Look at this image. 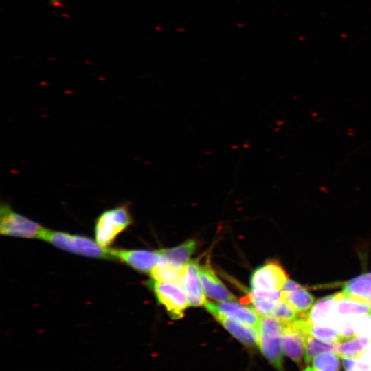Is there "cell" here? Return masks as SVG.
<instances>
[{
  "label": "cell",
  "mask_w": 371,
  "mask_h": 371,
  "mask_svg": "<svg viewBox=\"0 0 371 371\" xmlns=\"http://www.w3.org/2000/svg\"><path fill=\"white\" fill-rule=\"evenodd\" d=\"M41 240L62 250L78 255L104 260H115L111 248L102 247L95 240L68 232L45 229Z\"/></svg>",
  "instance_id": "6da1fadb"
},
{
  "label": "cell",
  "mask_w": 371,
  "mask_h": 371,
  "mask_svg": "<svg viewBox=\"0 0 371 371\" xmlns=\"http://www.w3.org/2000/svg\"><path fill=\"white\" fill-rule=\"evenodd\" d=\"M133 223L129 205L125 203L101 213L95 224V238L103 248H109L116 238Z\"/></svg>",
  "instance_id": "7a4b0ae2"
},
{
  "label": "cell",
  "mask_w": 371,
  "mask_h": 371,
  "mask_svg": "<svg viewBox=\"0 0 371 371\" xmlns=\"http://www.w3.org/2000/svg\"><path fill=\"white\" fill-rule=\"evenodd\" d=\"M284 323L271 317H261L258 346L265 357L282 371V334Z\"/></svg>",
  "instance_id": "3957f363"
},
{
  "label": "cell",
  "mask_w": 371,
  "mask_h": 371,
  "mask_svg": "<svg viewBox=\"0 0 371 371\" xmlns=\"http://www.w3.org/2000/svg\"><path fill=\"white\" fill-rule=\"evenodd\" d=\"M45 228L14 211L7 203L0 208V233L4 236L41 239Z\"/></svg>",
  "instance_id": "277c9868"
},
{
  "label": "cell",
  "mask_w": 371,
  "mask_h": 371,
  "mask_svg": "<svg viewBox=\"0 0 371 371\" xmlns=\"http://www.w3.org/2000/svg\"><path fill=\"white\" fill-rule=\"evenodd\" d=\"M157 300L163 305L173 319L183 317L189 306L182 287L172 282H161L152 280L149 283Z\"/></svg>",
  "instance_id": "5b68a950"
},
{
  "label": "cell",
  "mask_w": 371,
  "mask_h": 371,
  "mask_svg": "<svg viewBox=\"0 0 371 371\" xmlns=\"http://www.w3.org/2000/svg\"><path fill=\"white\" fill-rule=\"evenodd\" d=\"M287 280L288 275L282 267L275 261H269L254 271L251 286L253 290L281 291Z\"/></svg>",
  "instance_id": "8992f818"
},
{
  "label": "cell",
  "mask_w": 371,
  "mask_h": 371,
  "mask_svg": "<svg viewBox=\"0 0 371 371\" xmlns=\"http://www.w3.org/2000/svg\"><path fill=\"white\" fill-rule=\"evenodd\" d=\"M307 336L300 325L298 317L293 321L284 323L282 334L283 352L299 366L302 364L305 355Z\"/></svg>",
  "instance_id": "52a82bcc"
},
{
  "label": "cell",
  "mask_w": 371,
  "mask_h": 371,
  "mask_svg": "<svg viewBox=\"0 0 371 371\" xmlns=\"http://www.w3.org/2000/svg\"><path fill=\"white\" fill-rule=\"evenodd\" d=\"M111 253L115 260H120L132 269L144 273H150L161 257L158 250L111 248Z\"/></svg>",
  "instance_id": "ba28073f"
},
{
  "label": "cell",
  "mask_w": 371,
  "mask_h": 371,
  "mask_svg": "<svg viewBox=\"0 0 371 371\" xmlns=\"http://www.w3.org/2000/svg\"><path fill=\"white\" fill-rule=\"evenodd\" d=\"M205 307L214 317L237 340L249 347L258 346L259 331L256 328L251 327L238 321L227 317L217 311L213 303L207 302Z\"/></svg>",
  "instance_id": "9c48e42d"
},
{
  "label": "cell",
  "mask_w": 371,
  "mask_h": 371,
  "mask_svg": "<svg viewBox=\"0 0 371 371\" xmlns=\"http://www.w3.org/2000/svg\"><path fill=\"white\" fill-rule=\"evenodd\" d=\"M182 289L189 306H202L207 302L199 277V265L196 260H190L185 267Z\"/></svg>",
  "instance_id": "30bf717a"
},
{
  "label": "cell",
  "mask_w": 371,
  "mask_h": 371,
  "mask_svg": "<svg viewBox=\"0 0 371 371\" xmlns=\"http://www.w3.org/2000/svg\"><path fill=\"white\" fill-rule=\"evenodd\" d=\"M199 277L207 296L218 302L234 301L236 298L215 273L211 265L206 263L199 267Z\"/></svg>",
  "instance_id": "8fae6325"
},
{
  "label": "cell",
  "mask_w": 371,
  "mask_h": 371,
  "mask_svg": "<svg viewBox=\"0 0 371 371\" xmlns=\"http://www.w3.org/2000/svg\"><path fill=\"white\" fill-rule=\"evenodd\" d=\"M215 309L229 318L258 329L261 316L254 308L233 301L214 304Z\"/></svg>",
  "instance_id": "7c38bea8"
},
{
  "label": "cell",
  "mask_w": 371,
  "mask_h": 371,
  "mask_svg": "<svg viewBox=\"0 0 371 371\" xmlns=\"http://www.w3.org/2000/svg\"><path fill=\"white\" fill-rule=\"evenodd\" d=\"M337 317L335 294L318 300L308 313V320L313 324L332 327Z\"/></svg>",
  "instance_id": "4fadbf2b"
},
{
  "label": "cell",
  "mask_w": 371,
  "mask_h": 371,
  "mask_svg": "<svg viewBox=\"0 0 371 371\" xmlns=\"http://www.w3.org/2000/svg\"><path fill=\"white\" fill-rule=\"evenodd\" d=\"M342 293L351 299L371 305V272L357 276L343 285Z\"/></svg>",
  "instance_id": "5bb4252c"
},
{
  "label": "cell",
  "mask_w": 371,
  "mask_h": 371,
  "mask_svg": "<svg viewBox=\"0 0 371 371\" xmlns=\"http://www.w3.org/2000/svg\"><path fill=\"white\" fill-rule=\"evenodd\" d=\"M196 248V242L192 239L170 249L158 250L161 258L170 265L183 269Z\"/></svg>",
  "instance_id": "9a60e30c"
},
{
  "label": "cell",
  "mask_w": 371,
  "mask_h": 371,
  "mask_svg": "<svg viewBox=\"0 0 371 371\" xmlns=\"http://www.w3.org/2000/svg\"><path fill=\"white\" fill-rule=\"evenodd\" d=\"M371 339L365 336H355L343 339L335 344V352L339 357L357 359L363 355Z\"/></svg>",
  "instance_id": "2e32d148"
},
{
  "label": "cell",
  "mask_w": 371,
  "mask_h": 371,
  "mask_svg": "<svg viewBox=\"0 0 371 371\" xmlns=\"http://www.w3.org/2000/svg\"><path fill=\"white\" fill-rule=\"evenodd\" d=\"M337 316H353L371 313V305L345 296L342 292L335 293Z\"/></svg>",
  "instance_id": "e0dca14e"
},
{
  "label": "cell",
  "mask_w": 371,
  "mask_h": 371,
  "mask_svg": "<svg viewBox=\"0 0 371 371\" xmlns=\"http://www.w3.org/2000/svg\"><path fill=\"white\" fill-rule=\"evenodd\" d=\"M185 273L183 269L176 268L160 257L158 263L154 267L150 274L153 280L161 282H172L182 286Z\"/></svg>",
  "instance_id": "ac0fdd59"
},
{
  "label": "cell",
  "mask_w": 371,
  "mask_h": 371,
  "mask_svg": "<svg viewBox=\"0 0 371 371\" xmlns=\"http://www.w3.org/2000/svg\"><path fill=\"white\" fill-rule=\"evenodd\" d=\"M281 293L283 300L299 315L307 314L314 303L313 296L304 287L289 293Z\"/></svg>",
  "instance_id": "d6986e66"
},
{
  "label": "cell",
  "mask_w": 371,
  "mask_h": 371,
  "mask_svg": "<svg viewBox=\"0 0 371 371\" xmlns=\"http://www.w3.org/2000/svg\"><path fill=\"white\" fill-rule=\"evenodd\" d=\"M335 344L322 341L313 336L308 335L306 341L304 361L308 364L319 354L325 352H335Z\"/></svg>",
  "instance_id": "ffe728a7"
},
{
  "label": "cell",
  "mask_w": 371,
  "mask_h": 371,
  "mask_svg": "<svg viewBox=\"0 0 371 371\" xmlns=\"http://www.w3.org/2000/svg\"><path fill=\"white\" fill-rule=\"evenodd\" d=\"M305 331L308 335L332 344H336L343 339L341 335L333 328L315 325L308 319L305 324Z\"/></svg>",
  "instance_id": "44dd1931"
},
{
  "label": "cell",
  "mask_w": 371,
  "mask_h": 371,
  "mask_svg": "<svg viewBox=\"0 0 371 371\" xmlns=\"http://www.w3.org/2000/svg\"><path fill=\"white\" fill-rule=\"evenodd\" d=\"M339 356L334 352H325L317 355L313 359V368L316 371H339Z\"/></svg>",
  "instance_id": "7402d4cb"
},
{
  "label": "cell",
  "mask_w": 371,
  "mask_h": 371,
  "mask_svg": "<svg viewBox=\"0 0 371 371\" xmlns=\"http://www.w3.org/2000/svg\"><path fill=\"white\" fill-rule=\"evenodd\" d=\"M357 336H365L371 339V313L350 316Z\"/></svg>",
  "instance_id": "603a6c76"
},
{
  "label": "cell",
  "mask_w": 371,
  "mask_h": 371,
  "mask_svg": "<svg viewBox=\"0 0 371 371\" xmlns=\"http://www.w3.org/2000/svg\"><path fill=\"white\" fill-rule=\"evenodd\" d=\"M299 316L284 300H280L276 306L271 317L276 318L284 323L296 319Z\"/></svg>",
  "instance_id": "cb8c5ba5"
},
{
  "label": "cell",
  "mask_w": 371,
  "mask_h": 371,
  "mask_svg": "<svg viewBox=\"0 0 371 371\" xmlns=\"http://www.w3.org/2000/svg\"><path fill=\"white\" fill-rule=\"evenodd\" d=\"M303 286L292 280H287L284 284L281 292L282 293H289L300 289H302Z\"/></svg>",
  "instance_id": "d4e9b609"
},
{
  "label": "cell",
  "mask_w": 371,
  "mask_h": 371,
  "mask_svg": "<svg viewBox=\"0 0 371 371\" xmlns=\"http://www.w3.org/2000/svg\"><path fill=\"white\" fill-rule=\"evenodd\" d=\"M363 355L371 362V340L366 346Z\"/></svg>",
  "instance_id": "484cf974"
},
{
  "label": "cell",
  "mask_w": 371,
  "mask_h": 371,
  "mask_svg": "<svg viewBox=\"0 0 371 371\" xmlns=\"http://www.w3.org/2000/svg\"><path fill=\"white\" fill-rule=\"evenodd\" d=\"M52 5L59 7L61 5L60 0H49Z\"/></svg>",
  "instance_id": "4316f807"
},
{
  "label": "cell",
  "mask_w": 371,
  "mask_h": 371,
  "mask_svg": "<svg viewBox=\"0 0 371 371\" xmlns=\"http://www.w3.org/2000/svg\"><path fill=\"white\" fill-rule=\"evenodd\" d=\"M303 371H316L313 368L307 367L306 369H304Z\"/></svg>",
  "instance_id": "83f0119b"
}]
</instances>
